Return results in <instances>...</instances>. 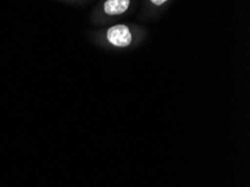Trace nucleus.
Wrapping results in <instances>:
<instances>
[{"label":"nucleus","instance_id":"nucleus-2","mask_svg":"<svg viewBox=\"0 0 250 187\" xmlns=\"http://www.w3.org/2000/svg\"><path fill=\"white\" fill-rule=\"evenodd\" d=\"M130 0H107L104 2V11L108 15H120L127 11Z\"/></svg>","mask_w":250,"mask_h":187},{"label":"nucleus","instance_id":"nucleus-3","mask_svg":"<svg viewBox=\"0 0 250 187\" xmlns=\"http://www.w3.org/2000/svg\"><path fill=\"white\" fill-rule=\"evenodd\" d=\"M151 2L154 3V5H156V6H161V5H163V3H165L166 1H167V0H150Z\"/></svg>","mask_w":250,"mask_h":187},{"label":"nucleus","instance_id":"nucleus-1","mask_svg":"<svg viewBox=\"0 0 250 187\" xmlns=\"http://www.w3.org/2000/svg\"><path fill=\"white\" fill-rule=\"evenodd\" d=\"M107 38L112 45L117 47H127L131 44L132 37L129 28L125 25H116L109 28Z\"/></svg>","mask_w":250,"mask_h":187}]
</instances>
